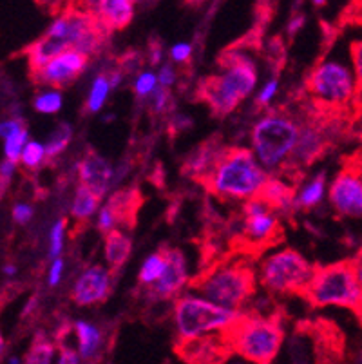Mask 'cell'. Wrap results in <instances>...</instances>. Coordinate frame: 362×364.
Instances as JSON below:
<instances>
[{
    "mask_svg": "<svg viewBox=\"0 0 362 364\" xmlns=\"http://www.w3.org/2000/svg\"><path fill=\"white\" fill-rule=\"evenodd\" d=\"M35 304H36V299H31V301H29L28 306H26V310H24V314H29V312H31V310L35 309Z\"/></svg>",
    "mask_w": 362,
    "mask_h": 364,
    "instance_id": "54",
    "label": "cell"
},
{
    "mask_svg": "<svg viewBox=\"0 0 362 364\" xmlns=\"http://www.w3.org/2000/svg\"><path fill=\"white\" fill-rule=\"evenodd\" d=\"M350 64H351V68H353L355 76H357L358 89H361V95H362V41L351 42Z\"/></svg>",
    "mask_w": 362,
    "mask_h": 364,
    "instance_id": "37",
    "label": "cell"
},
{
    "mask_svg": "<svg viewBox=\"0 0 362 364\" xmlns=\"http://www.w3.org/2000/svg\"><path fill=\"white\" fill-rule=\"evenodd\" d=\"M225 339L235 357L254 364H272L283 346L284 333L274 317L243 314L225 333Z\"/></svg>",
    "mask_w": 362,
    "mask_h": 364,
    "instance_id": "5",
    "label": "cell"
},
{
    "mask_svg": "<svg viewBox=\"0 0 362 364\" xmlns=\"http://www.w3.org/2000/svg\"><path fill=\"white\" fill-rule=\"evenodd\" d=\"M15 272H16V268L13 267V264H6V267H4V274H6V276H13V274H15Z\"/></svg>",
    "mask_w": 362,
    "mask_h": 364,
    "instance_id": "53",
    "label": "cell"
},
{
    "mask_svg": "<svg viewBox=\"0 0 362 364\" xmlns=\"http://www.w3.org/2000/svg\"><path fill=\"white\" fill-rule=\"evenodd\" d=\"M243 312L223 309L199 294H183L174 301L172 323L179 344L212 336H225Z\"/></svg>",
    "mask_w": 362,
    "mask_h": 364,
    "instance_id": "3",
    "label": "cell"
},
{
    "mask_svg": "<svg viewBox=\"0 0 362 364\" xmlns=\"http://www.w3.org/2000/svg\"><path fill=\"white\" fill-rule=\"evenodd\" d=\"M304 22H307V16L304 15H294L290 18V22H288V28H287V33L290 36H294V35H297V31H301V29H303V26H304Z\"/></svg>",
    "mask_w": 362,
    "mask_h": 364,
    "instance_id": "46",
    "label": "cell"
},
{
    "mask_svg": "<svg viewBox=\"0 0 362 364\" xmlns=\"http://www.w3.org/2000/svg\"><path fill=\"white\" fill-rule=\"evenodd\" d=\"M96 225H98L100 232H104L105 236L118 228V225H119L118 216H116V213L112 210L111 205H109L107 201H105V203L102 205V208H100L98 218H96Z\"/></svg>",
    "mask_w": 362,
    "mask_h": 364,
    "instance_id": "35",
    "label": "cell"
},
{
    "mask_svg": "<svg viewBox=\"0 0 362 364\" xmlns=\"http://www.w3.org/2000/svg\"><path fill=\"white\" fill-rule=\"evenodd\" d=\"M328 201L335 214L362 220V168H344L328 185Z\"/></svg>",
    "mask_w": 362,
    "mask_h": 364,
    "instance_id": "10",
    "label": "cell"
},
{
    "mask_svg": "<svg viewBox=\"0 0 362 364\" xmlns=\"http://www.w3.org/2000/svg\"><path fill=\"white\" fill-rule=\"evenodd\" d=\"M134 87L136 97L138 98H151L156 91H158V75L154 71H142L136 75L134 78Z\"/></svg>",
    "mask_w": 362,
    "mask_h": 364,
    "instance_id": "33",
    "label": "cell"
},
{
    "mask_svg": "<svg viewBox=\"0 0 362 364\" xmlns=\"http://www.w3.org/2000/svg\"><path fill=\"white\" fill-rule=\"evenodd\" d=\"M56 360V346L46 336H36L31 348L26 353L24 364H53Z\"/></svg>",
    "mask_w": 362,
    "mask_h": 364,
    "instance_id": "26",
    "label": "cell"
},
{
    "mask_svg": "<svg viewBox=\"0 0 362 364\" xmlns=\"http://www.w3.org/2000/svg\"><path fill=\"white\" fill-rule=\"evenodd\" d=\"M270 174L254 156L250 149H227L205 185L211 193L225 200H243L245 203L261 196Z\"/></svg>",
    "mask_w": 362,
    "mask_h": 364,
    "instance_id": "2",
    "label": "cell"
},
{
    "mask_svg": "<svg viewBox=\"0 0 362 364\" xmlns=\"http://www.w3.org/2000/svg\"><path fill=\"white\" fill-rule=\"evenodd\" d=\"M315 267L294 248H277L261 259L257 281L275 296L304 294L312 283Z\"/></svg>",
    "mask_w": 362,
    "mask_h": 364,
    "instance_id": "8",
    "label": "cell"
},
{
    "mask_svg": "<svg viewBox=\"0 0 362 364\" xmlns=\"http://www.w3.org/2000/svg\"><path fill=\"white\" fill-rule=\"evenodd\" d=\"M257 274L245 261H225L194 281L199 296L218 306L241 312L255 290Z\"/></svg>",
    "mask_w": 362,
    "mask_h": 364,
    "instance_id": "6",
    "label": "cell"
},
{
    "mask_svg": "<svg viewBox=\"0 0 362 364\" xmlns=\"http://www.w3.org/2000/svg\"><path fill=\"white\" fill-rule=\"evenodd\" d=\"M55 364H84L82 357L78 355L76 348H71V346H62L56 355Z\"/></svg>",
    "mask_w": 362,
    "mask_h": 364,
    "instance_id": "43",
    "label": "cell"
},
{
    "mask_svg": "<svg viewBox=\"0 0 362 364\" xmlns=\"http://www.w3.org/2000/svg\"><path fill=\"white\" fill-rule=\"evenodd\" d=\"M4 346H6L4 337H2V333H0V355H2V352H4Z\"/></svg>",
    "mask_w": 362,
    "mask_h": 364,
    "instance_id": "56",
    "label": "cell"
},
{
    "mask_svg": "<svg viewBox=\"0 0 362 364\" xmlns=\"http://www.w3.org/2000/svg\"><path fill=\"white\" fill-rule=\"evenodd\" d=\"M348 13H350V16L355 22H361L362 24V2H357V4L351 6V9Z\"/></svg>",
    "mask_w": 362,
    "mask_h": 364,
    "instance_id": "50",
    "label": "cell"
},
{
    "mask_svg": "<svg viewBox=\"0 0 362 364\" xmlns=\"http://www.w3.org/2000/svg\"><path fill=\"white\" fill-rule=\"evenodd\" d=\"M78 178L80 185H85L104 200L115 187V165L98 152H89L78 164Z\"/></svg>",
    "mask_w": 362,
    "mask_h": 364,
    "instance_id": "15",
    "label": "cell"
},
{
    "mask_svg": "<svg viewBox=\"0 0 362 364\" xmlns=\"http://www.w3.org/2000/svg\"><path fill=\"white\" fill-rule=\"evenodd\" d=\"M351 267L355 270V276H357L358 284H361V290H362V247L358 248V252L355 254V257L351 259Z\"/></svg>",
    "mask_w": 362,
    "mask_h": 364,
    "instance_id": "47",
    "label": "cell"
},
{
    "mask_svg": "<svg viewBox=\"0 0 362 364\" xmlns=\"http://www.w3.org/2000/svg\"><path fill=\"white\" fill-rule=\"evenodd\" d=\"M181 355L191 364H223L227 359L228 344L225 336H212L179 344Z\"/></svg>",
    "mask_w": 362,
    "mask_h": 364,
    "instance_id": "17",
    "label": "cell"
},
{
    "mask_svg": "<svg viewBox=\"0 0 362 364\" xmlns=\"http://www.w3.org/2000/svg\"><path fill=\"white\" fill-rule=\"evenodd\" d=\"M225 152H227V149L221 147L219 144H215L212 140L207 141V144L196 149L191 156L187 158V161H185V172H187L188 176L198 178V180H201L205 183V180L211 176L212 171L219 164V160L223 158Z\"/></svg>",
    "mask_w": 362,
    "mask_h": 364,
    "instance_id": "18",
    "label": "cell"
},
{
    "mask_svg": "<svg viewBox=\"0 0 362 364\" xmlns=\"http://www.w3.org/2000/svg\"><path fill=\"white\" fill-rule=\"evenodd\" d=\"M89 62V56L82 55L75 49H68L56 58H53L49 64L36 71V80L40 84L49 85L51 89L65 87V85L73 84L82 73L85 71Z\"/></svg>",
    "mask_w": 362,
    "mask_h": 364,
    "instance_id": "13",
    "label": "cell"
},
{
    "mask_svg": "<svg viewBox=\"0 0 362 364\" xmlns=\"http://www.w3.org/2000/svg\"><path fill=\"white\" fill-rule=\"evenodd\" d=\"M28 141H29V134H28V131H26V127H22L20 131L13 132L9 138H6L4 140L6 160L13 161V164L20 161V158H22V152H24Z\"/></svg>",
    "mask_w": 362,
    "mask_h": 364,
    "instance_id": "31",
    "label": "cell"
},
{
    "mask_svg": "<svg viewBox=\"0 0 362 364\" xmlns=\"http://www.w3.org/2000/svg\"><path fill=\"white\" fill-rule=\"evenodd\" d=\"M87 9L92 13L98 24L107 33L124 29L134 18L136 6L132 0H98L87 4Z\"/></svg>",
    "mask_w": 362,
    "mask_h": 364,
    "instance_id": "16",
    "label": "cell"
},
{
    "mask_svg": "<svg viewBox=\"0 0 362 364\" xmlns=\"http://www.w3.org/2000/svg\"><path fill=\"white\" fill-rule=\"evenodd\" d=\"M112 91L111 82H109V75H96L92 78V84L87 92V111L89 112H100L104 109L105 102L109 98V92Z\"/></svg>",
    "mask_w": 362,
    "mask_h": 364,
    "instance_id": "27",
    "label": "cell"
},
{
    "mask_svg": "<svg viewBox=\"0 0 362 364\" xmlns=\"http://www.w3.org/2000/svg\"><path fill=\"white\" fill-rule=\"evenodd\" d=\"M301 134V125L284 112L270 111L259 117L250 132L254 156L268 174L290 161Z\"/></svg>",
    "mask_w": 362,
    "mask_h": 364,
    "instance_id": "4",
    "label": "cell"
},
{
    "mask_svg": "<svg viewBox=\"0 0 362 364\" xmlns=\"http://www.w3.org/2000/svg\"><path fill=\"white\" fill-rule=\"evenodd\" d=\"M15 171H16V164H13V161L4 160L2 164H0V196L6 193L8 185L11 183V178L13 174H15Z\"/></svg>",
    "mask_w": 362,
    "mask_h": 364,
    "instance_id": "42",
    "label": "cell"
},
{
    "mask_svg": "<svg viewBox=\"0 0 362 364\" xmlns=\"http://www.w3.org/2000/svg\"><path fill=\"white\" fill-rule=\"evenodd\" d=\"M277 91H279V80L277 78H270V80L265 82L263 87L259 89L255 102H257V105H261V107L270 105L272 100L275 98V95H277Z\"/></svg>",
    "mask_w": 362,
    "mask_h": 364,
    "instance_id": "36",
    "label": "cell"
},
{
    "mask_svg": "<svg viewBox=\"0 0 362 364\" xmlns=\"http://www.w3.org/2000/svg\"><path fill=\"white\" fill-rule=\"evenodd\" d=\"M307 299L314 306H337V309L361 310L362 290L351 261L324 264L315 268L314 279L308 284Z\"/></svg>",
    "mask_w": 362,
    "mask_h": 364,
    "instance_id": "7",
    "label": "cell"
},
{
    "mask_svg": "<svg viewBox=\"0 0 362 364\" xmlns=\"http://www.w3.org/2000/svg\"><path fill=\"white\" fill-rule=\"evenodd\" d=\"M314 4L315 6H324V4H326V2H323V0H317V2H314Z\"/></svg>",
    "mask_w": 362,
    "mask_h": 364,
    "instance_id": "57",
    "label": "cell"
},
{
    "mask_svg": "<svg viewBox=\"0 0 362 364\" xmlns=\"http://www.w3.org/2000/svg\"><path fill=\"white\" fill-rule=\"evenodd\" d=\"M324 147H326V136L317 125H301L299 141L288 164L299 165V167L310 165L315 158H319Z\"/></svg>",
    "mask_w": 362,
    "mask_h": 364,
    "instance_id": "19",
    "label": "cell"
},
{
    "mask_svg": "<svg viewBox=\"0 0 362 364\" xmlns=\"http://www.w3.org/2000/svg\"><path fill=\"white\" fill-rule=\"evenodd\" d=\"M171 91L169 89H161L158 87V91L154 92L151 97V105H152V111L156 112H165L171 105Z\"/></svg>",
    "mask_w": 362,
    "mask_h": 364,
    "instance_id": "39",
    "label": "cell"
},
{
    "mask_svg": "<svg viewBox=\"0 0 362 364\" xmlns=\"http://www.w3.org/2000/svg\"><path fill=\"white\" fill-rule=\"evenodd\" d=\"M24 127L22 125V122L20 120H4V122H0V138H9L13 134V132L20 131V129Z\"/></svg>",
    "mask_w": 362,
    "mask_h": 364,
    "instance_id": "45",
    "label": "cell"
},
{
    "mask_svg": "<svg viewBox=\"0 0 362 364\" xmlns=\"http://www.w3.org/2000/svg\"><path fill=\"white\" fill-rule=\"evenodd\" d=\"M259 198H261L275 214L290 213V210H294L295 188L292 187L288 181L281 180V178L270 176V180L267 181L263 193H261Z\"/></svg>",
    "mask_w": 362,
    "mask_h": 364,
    "instance_id": "22",
    "label": "cell"
},
{
    "mask_svg": "<svg viewBox=\"0 0 362 364\" xmlns=\"http://www.w3.org/2000/svg\"><path fill=\"white\" fill-rule=\"evenodd\" d=\"M64 270H65L64 257H58V259L51 261V264H49V272H48L49 287H58L62 277H64Z\"/></svg>",
    "mask_w": 362,
    "mask_h": 364,
    "instance_id": "40",
    "label": "cell"
},
{
    "mask_svg": "<svg viewBox=\"0 0 362 364\" xmlns=\"http://www.w3.org/2000/svg\"><path fill=\"white\" fill-rule=\"evenodd\" d=\"M65 228H68V220L60 218L53 223L51 230H49V257H51V261L62 257L65 247Z\"/></svg>",
    "mask_w": 362,
    "mask_h": 364,
    "instance_id": "32",
    "label": "cell"
},
{
    "mask_svg": "<svg viewBox=\"0 0 362 364\" xmlns=\"http://www.w3.org/2000/svg\"><path fill=\"white\" fill-rule=\"evenodd\" d=\"M169 56H171V60L174 64H185V62L191 60L192 44H188V42H178V44L171 46Z\"/></svg>",
    "mask_w": 362,
    "mask_h": 364,
    "instance_id": "38",
    "label": "cell"
},
{
    "mask_svg": "<svg viewBox=\"0 0 362 364\" xmlns=\"http://www.w3.org/2000/svg\"><path fill=\"white\" fill-rule=\"evenodd\" d=\"M122 80H124V73L119 71V69H116V71H112L111 75H109V82H111V87L116 89L119 84H122Z\"/></svg>",
    "mask_w": 362,
    "mask_h": 364,
    "instance_id": "49",
    "label": "cell"
},
{
    "mask_svg": "<svg viewBox=\"0 0 362 364\" xmlns=\"http://www.w3.org/2000/svg\"><path fill=\"white\" fill-rule=\"evenodd\" d=\"M100 208H102V198L96 196L85 185H78L71 200V216L76 221L91 220L95 214L100 213Z\"/></svg>",
    "mask_w": 362,
    "mask_h": 364,
    "instance_id": "24",
    "label": "cell"
},
{
    "mask_svg": "<svg viewBox=\"0 0 362 364\" xmlns=\"http://www.w3.org/2000/svg\"><path fill=\"white\" fill-rule=\"evenodd\" d=\"M132 252V241L124 230H112L105 236L104 241V259L105 267L111 270V272H118L119 268L127 263L129 256Z\"/></svg>",
    "mask_w": 362,
    "mask_h": 364,
    "instance_id": "21",
    "label": "cell"
},
{
    "mask_svg": "<svg viewBox=\"0 0 362 364\" xmlns=\"http://www.w3.org/2000/svg\"><path fill=\"white\" fill-rule=\"evenodd\" d=\"M48 158V152H46V145L40 144L36 140H29L26 145L24 152H22V158H20V164L28 168H36L44 164V160Z\"/></svg>",
    "mask_w": 362,
    "mask_h": 364,
    "instance_id": "34",
    "label": "cell"
},
{
    "mask_svg": "<svg viewBox=\"0 0 362 364\" xmlns=\"http://www.w3.org/2000/svg\"><path fill=\"white\" fill-rule=\"evenodd\" d=\"M328 193V181L324 172H317L315 176H312L307 183L301 188L295 191L294 208H301V210H312V208L319 207L323 203Z\"/></svg>",
    "mask_w": 362,
    "mask_h": 364,
    "instance_id": "23",
    "label": "cell"
},
{
    "mask_svg": "<svg viewBox=\"0 0 362 364\" xmlns=\"http://www.w3.org/2000/svg\"><path fill=\"white\" fill-rule=\"evenodd\" d=\"M8 364H22V360H20V357H11V359L8 360Z\"/></svg>",
    "mask_w": 362,
    "mask_h": 364,
    "instance_id": "55",
    "label": "cell"
},
{
    "mask_svg": "<svg viewBox=\"0 0 362 364\" xmlns=\"http://www.w3.org/2000/svg\"><path fill=\"white\" fill-rule=\"evenodd\" d=\"M165 257H167V268L161 279L151 287V297L152 299H178L179 292L185 289V284L188 283V264L187 257L178 248H164Z\"/></svg>",
    "mask_w": 362,
    "mask_h": 364,
    "instance_id": "14",
    "label": "cell"
},
{
    "mask_svg": "<svg viewBox=\"0 0 362 364\" xmlns=\"http://www.w3.org/2000/svg\"><path fill=\"white\" fill-rule=\"evenodd\" d=\"M76 352L84 363H91L100 355V350L104 346V333L91 321H76L75 323Z\"/></svg>",
    "mask_w": 362,
    "mask_h": 364,
    "instance_id": "20",
    "label": "cell"
},
{
    "mask_svg": "<svg viewBox=\"0 0 362 364\" xmlns=\"http://www.w3.org/2000/svg\"><path fill=\"white\" fill-rule=\"evenodd\" d=\"M165 268H167V257H165L164 250L149 254L144 263H142V268H139V283L151 289L161 279V276L165 274Z\"/></svg>",
    "mask_w": 362,
    "mask_h": 364,
    "instance_id": "25",
    "label": "cell"
},
{
    "mask_svg": "<svg viewBox=\"0 0 362 364\" xmlns=\"http://www.w3.org/2000/svg\"><path fill=\"white\" fill-rule=\"evenodd\" d=\"M33 207L31 205H28V203H18V205H15V207H13V220L16 221V223H20V225H26V223H29V221H31V218H33Z\"/></svg>",
    "mask_w": 362,
    "mask_h": 364,
    "instance_id": "44",
    "label": "cell"
},
{
    "mask_svg": "<svg viewBox=\"0 0 362 364\" xmlns=\"http://www.w3.org/2000/svg\"><path fill=\"white\" fill-rule=\"evenodd\" d=\"M161 56H164V51H161V48H159L158 44L152 46L151 51H149V62H151L152 65H159V64H161Z\"/></svg>",
    "mask_w": 362,
    "mask_h": 364,
    "instance_id": "48",
    "label": "cell"
},
{
    "mask_svg": "<svg viewBox=\"0 0 362 364\" xmlns=\"http://www.w3.org/2000/svg\"><path fill=\"white\" fill-rule=\"evenodd\" d=\"M158 75V84L161 89H171L176 84V69L172 64H161Z\"/></svg>",
    "mask_w": 362,
    "mask_h": 364,
    "instance_id": "41",
    "label": "cell"
},
{
    "mask_svg": "<svg viewBox=\"0 0 362 364\" xmlns=\"http://www.w3.org/2000/svg\"><path fill=\"white\" fill-rule=\"evenodd\" d=\"M351 363L353 364H362V344L358 346L357 350H355L353 357H351Z\"/></svg>",
    "mask_w": 362,
    "mask_h": 364,
    "instance_id": "51",
    "label": "cell"
},
{
    "mask_svg": "<svg viewBox=\"0 0 362 364\" xmlns=\"http://www.w3.org/2000/svg\"><path fill=\"white\" fill-rule=\"evenodd\" d=\"M223 364H254V363H248V360L241 359V357H232V359H227Z\"/></svg>",
    "mask_w": 362,
    "mask_h": 364,
    "instance_id": "52",
    "label": "cell"
},
{
    "mask_svg": "<svg viewBox=\"0 0 362 364\" xmlns=\"http://www.w3.org/2000/svg\"><path fill=\"white\" fill-rule=\"evenodd\" d=\"M307 87L315 102L331 109H343L361 97L357 76L350 62L326 58L310 73Z\"/></svg>",
    "mask_w": 362,
    "mask_h": 364,
    "instance_id": "9",
    "label": "cell"
},
{
    "mask_svg": "<svg viewBox=\"0 0 362 364\" xmlns=\"http://www.w3.org/2000/svg\"><path fill=\"white\" fill-rule=\"evenodd\" d=\"M138 201L139 198L136 191H132V188L131 191H125L124 188V191H118V193L112 194L107 200V203L111 205V208L116 213L119 223H125L129 214H134V207Z\"/></svg>",
    "mask_w": 362,
    "mask_h": 364,
    "instance_id": "28",
    "label": "cell"
},
{
    "mask_svg": "<svg viewBox=\"0 0 362 364\" xmlns=\"http://www.w3.org/2000/svg\"><path fill=\"white\" fill-rule=\"evenodd\" d=\"M243 236L250 245H268L279 232L277 214L265 203L261 198H255L245 203L243 208Z\"/></svg>",
    "mask_w": 362,
    "mask_h": 364,
    "instance_id": "11",
    "label": "cell"
},
{
    "mask_svg": "<svg viewBox=\"0 0 362 364\" xmlns=\"http://www.w3.org/2000/svg\"><path fill=\"white\" fill-rule=\"evenodd\" d=\"M112 287V272L105 264H91L76 277L71 296L78 306H92L107 299Z\"/></svg>",
    "mask_w": 362,
    "mask_h": 364,
    "instance_id": "12",
    "label": "cell"
},
{
    "mask_svg": "<svg viewBox=\"0 0 362 364\" xmlns=\"http://www.w3.org/2000/svg\"><path fill=\"white\" fill-rule=\"evenodd\" d=\"M73 140V127L69 124H60L55 131L49 134V138L46 140V152H48V158H56L60 156L62 152L68 149V145Z\"/></svg>",
    "mask_w": 362,
    "mask_h": 364,
    "instance_id": "29",
    "label": "cell"
},
{
    "mask_svg": "<svg viewBox=\"0 0 362 364\" xmlns=\"http://www.w3.org/2000/svg\"><path fill=\"white\" fill-rule=\"evenodd\" d=\"M294 364H308L307 360H299V359H295V363Z\"/></svg>",
    "mask_w": 362,
    "mask_h": 364,
    "instance_id": "58",
    "label": "cell"
},
{
    "mask_svg": "<svg viewBox=\"0 0 362 364\" xmlns=\"http://www.w3.org/2000/svg\"><path fill=\"white\" fill-rule=\"evenodd\" d=\"M257 65L245 51H228L221 56V71L208 76L199 87V97L215 117H227L254 92Z\"/></svg>",
    "mask_w": 362,
    "mask_h": 364,
    "instance_id": "1",
    "label": "cell"
},
{
    "mask_svg": "<svg viewBox=\"0 0 362 364\" xmlns=\"http://www.w3.org/2000/svg\"><path fill=\"white\" fill-rule=\"evenodd\" d=\"M33 105L40 114H55L64 105V98H62L60 89H46L36 95Z\"/></svg>",
    "mask_w": 362,
    "mask_h": 364,
    "instance_id": "30",
    "label": "cell"
}]
</instances>
